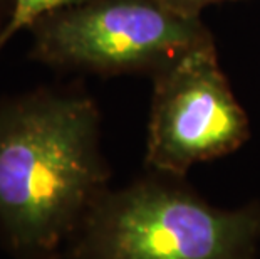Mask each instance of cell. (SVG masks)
Returning <instances> with one entry per match:
<instances>
[{"label":"cell","mask_w":260,"mask_h":259,"mask_svg":"<svg viewBox=\"0 0 260 259\" xmlns=\"http://www.w3.org/2000/svg\"><path fill=\"white\" fill-rule=\"evenodd\" d=\"M167 7L176 10L180 14L185 15H200L202 9H205L207 5L213 4H222V2H232V0H158Z\"/></svg>","instance_id":"cell-6"},{"label":"cell","mask_w":260,"mask_h":259,"mask_svg":"<svg viewBox=\"0 0 260 259\" xmlns=\"http://www.w3.org/2000/svg\"><path fill=\"white\" fill-rule=\"evenodd\" d=\"M10 10H12V0H0V34L9 20Z\"/></svg>","instance_id":"cell-7"},{"label":"cell","mask_w":260,"mask_h":259,"mask_svg":"<svg viewBox=\"0 0 260 259\" xmlns=\"http://www.w3.org/2000/svg\"><path fill=\"white\" fill-rule=\"evenodd\" d=\"M258 247L260 200L218 207L186 177L145 168L94 204L66 259H257Z\"/></svg>","instance_id":"cell-2"},{"label":"cell","mask_w":260,"mask_h":259,"mask_svg":"<svg viewBox=\"0 0 260 259\" xmlns=\"http://www.w3.org/2000/svg\"><path fill=\"white\" fill-rule=\"evenodd\" d=\"M250 133V118L232 91L213 39L153 74L146 170L186 177L195 165L237 152Z\"/></svg>","instance_id":"cell-4"},{"label":"cell","mask_w":260,"mask_h":259,"mask_svg":"<svg viewBox=\"0 0 260 259\" xmlns=\"http://www.w3.org/2000/svg\"><path fill=\"white\" fill-rule=\"evenodd\" d=\"M29 32V57L57 71L99 76L154 74L212 41L200 15L158 0H86L41 17Z\"/></svg>","instance_id":"cell-3"},{"label":"cell","mask_w":260,"mask_h":259,"mask_svg":"<svg viewBox=\"0 0 260 259\" xmlns=\"http://www.w3.org/2000/svg\"><path fill=\"white\" fill-rule=\"evenodd\" d=\"M101 109L81 84L0 98V242L14 259H66L111 189Z\"/></svg>","instance_id":"cell-1"},{"label":"cell","mask_w":260,"mask_h":259,"mask_svg":"<svg viewBox=\"0 0 260 259\" xmlns=\"http://www.w3.org/2000/svg\"><path fill=\"white\" fill-rule=\"evenodd\" d=\"M81 2L86 0H12L9 20L0 34V52L17 32L24 29L29 31L44 15Z\"/></svg>","instance_id":"cell-5"}]
</instances>
